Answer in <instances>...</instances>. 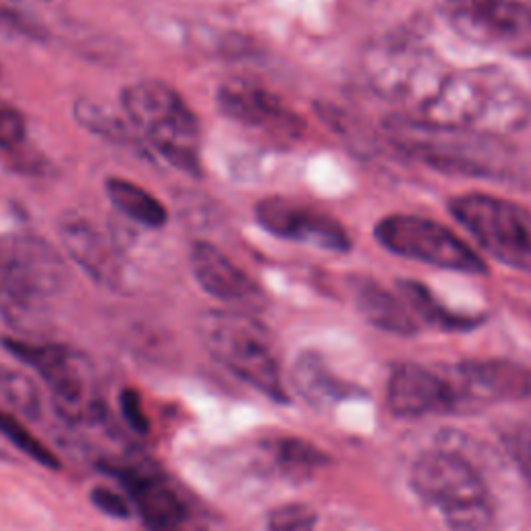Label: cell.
Wrapping results in <instances>:
<instances>
[{
    "label": "cell",
    "mask_w": 531,
    "mask_h": 531,
    "mask_svg": "<svg viewBox=\"0 0 531 531\" xmlns=\"http://www.w3.org/2000/svg\"><path fill=\"white\" fill-rule=\"evenodd\" d=\"M119 407L123 413V419L127 422V426L137 432V434H146L150 430V422H148V415L144 411V403L142 397H139L137 390L133 388H123L121 395H119Z\"/></svg>",
    "instance_id": "28"
},
{
    "label": "cell",
    "mask_w": 531,
    "mask_h": 531,
    "mask_svg": "<svg viewBox=\"0 0 531 531\" xmlns=\"http://www.w3.org/2000/svg\"><path fill=\"white\" fill-rule=\"evenodd\" d=\"M270 453L278 469L291 475V478H305L326 461L314 444L301 438H278L272 442Z\"/></svg>",
    "instance_id": "23"
},
{
    "label": "cell",
    "mask_w": 531,
    "mask_h": 531,
    "mask_svg": "<svg viewBox=\"0 0 531 531\" xmlns=\"http://www.w3.org/2000/svg\"><path fill=\"white\" fill-rule=\"evenodd\" d=\"M372 86L409 108V117L505 137L527 127L531 100L498 67L451 69L428 50L384 46L368 59Z\"/></svg>",
    "instance_id": "1"
},
{
    "label": "cell",
    "mask_w": 531,
    "mask_h": 531,
    "mask_svg": "<svg viewBox=\"0 0 531 531\" xmlns=\"http://www.w3.org/2000/svg\"><path fill=\"white\" fill-rule=\"evenodd\" d=\"M351 293L359 314L372 326L399 334V337H415L419 332V324L407 303L378 281H372L368 276H353Z\"/></svg>",
    "instance_id": "18"
},
{
    "label": "cell",
    "mask_w": 531,
    "mask_h": 531,
    "mask_svg": "<svg viewBox=\"0 0 531 531\" xmlns=\"http://www.w3.org/2000/svg\"><path fill=\"white\" fill-rule=\"evenodd\" d=\"M374 237L390 254L407 260L463 274L488 272L486 262L461 237L426 216H386L376 225Z\"/></svg>",
    "instance_id": "9"
},
{
    "label": "cell",
    "mask_w": 531,
    "mask_h": 531,
    "mask_svg": "<svg viewBox=\"0 0 531 531\" xmlns=\"http://www.w3.org/2000/svg\"><path fill=\"white\" fill-rule=\"evenodd\" d=\"M7 351L34 368L48 384L52 407L69 424H94L102 417V401L90 359L63 345L3 341Z\"/></svg>",
    "instance_id": "7"
},
{
    "label": "cell",
    "mask_w": 531,
    "mask_h": 531,
    "mask_svg": "<svg viewBox=\"0 0 531 531\" xmlns=\"http://www.w3.org/2000/svg\"><path fill=\"white\" fill-rule=\"evenodd\" d=\"M38 3H48V0H38Z\"/></svg>",
    "instance_id": "31"
},
{
    "label": "cell",
    "mask_w": 531,
    "mask_h": 531,
    "mask_svg": "<svg viewBox=\"0 0 531 531\" xmlns=\"http://www.w3.org/2000/svg\"><path fill=\"white\" fill-rule=\"evenodd\" d=\"M502 442L517 469L521 471L523 480L531 488V428L529 426H515L502 432Z\"/></svg>",
    "instance_id": "26"
},
{
    "label": "cell",
    "mask_w": 531,
    "mask_h": 531,
    "mask_svg": "<svg viewBox=\"0 0 531 531\" xmlns=\"http://www.w3.org/2000/svg\"><path fill=\"white\" fill-rule=\"evenodd\" d=\"M133 500L148 531H206L191 500L162 471L144 463L108 465Z\"/></svg>",
    "instance_id": "11"
},
{
    "label": "cell",
    "mask_w": 531,
    "mask_h": 531,
    "mask_svg": "<svg viewBox=\"0 0 531 531\" xmlns=\"http://www.w3.org/2000/svg\"><path fill=\"white\" fill-rule=\"evenodd\" d=\"M67 266L46 241L32 235L0 237V314L19 332L46 322V301L65 289Z\"/></svg>",
    "instance_id": "3"
},
{
    "label": "cell",
    "mask_w": 531,
    "mask_h": 531,
    "mask_svg": "<svg viewBox=\"0 0 531 531\" xmlns=\"http://www.w3.org/2000/svg\"><path fill=\"white\" fill-rule=\"evenodd\" d=\"M399 291H401V299L407 303L411 314L419 316L428 326H434L438 330L463 332V330H471L475 326H480V322H482L480 318H475V316L457 314V312L449 310V307L442 305L434 297V293L422 283L399 281Z\"/></svg>",
    "instance_id": "20"
},
{
    "label": "cell",
    "mask_w": 531,
    "mask_h": 531,
    "mask_svg": "<svg viewBox=\"0 0 531 531\" xmlns=\"http://www.w3.org/2000/svg\"><path fill=\"white\" fill-rule=\"evenodd\" d=\"M0 411L15 419H38L42 413L40 388L27 374L0 366Z\"/></svg>",
    "instance_id": "22"
},
{
    "label": "cell",
    "mask_w": 531,
    "mask_h": 531,
    "mask_svg": "<svg viewBox=\"0 0 531 531\" xmlns=\"http://www.w3.org/2000/svg\"><path fill=\"white\" fill-rule=\"evenodd\" d=\"M90 500L100 513H104L108 517H113V519H129L131 517V505L113 488L96 486L90 492Z\"/></svg>",
    "instance_id": "29"
},
{
    "label": "cell",
    "mask_w": 531,
    "mask_h": 531,
    "mask_svg": "<svg viewBox=\"0 0 531 531\" xmlns=\"http://www.w3.org/2000/svg\"><path fill=\"white\" fill-rule=\"evenodd\" d=\"M25 133V119L19 110L7 104H0V148L15 150L23 144Z\"/></svg>",
    "instance_id": "27"
},
{
    "label": "cell",
    "mask_w": 531,
    "mask_h": 531,
    "mask_svg": "<svg viewBox=\"0 0 531 531\" xmlns=\"http://www.w3.org/2000/svg\"><path fill=\"white\" fill-rule=\"evenodd\" d=\"M106 193H108V200L115 204V208H119L127 218L139 222V225H144V227L160 229L164 227L166 218H169L162 202L154 198L150 191L139 187L133 181L119 179V177L108 179Z\"/></svg>",
    "instance_id": "21"
},
{
    "label": "cell",
    "mask_w": 531,
    "mask_h": 531,
    "mask_svg": "<svg viewBox=\"0 0 531 531\" xmlns=\"http://www.w3.org/2000/svg\"><path fill=\"white\" fill-rule=\"evenodd\" d=\"M318 515L303 502H289L268 515V531H316Z\"/></svg>",
    "instance_id": "25"
},
{
    "label": "cell",
    "mask_w": 531,
    "mask_h": 531,
    "mask_svg": "<svg viewBox=\"0 0 531 531\" xmlns=\"http://www.w3.org/2000/svg\"><path fill=\"white\" fill-rule=\"evenodd\" d=\"M189 264L195 281L214 299L245 307H258L264 303L260 287L216 245L206 241L195 243Z\"/></svg>",
    "instance_id": "15"
},
{
    "label": "cell",
    "mask_w": 531,
    "mask_h": 531,
    "mask_svg": "<svg viewBox=\"0 0 531 531\" xmlns=\"http://www.w3.org/2000/svg\"><path fill=\"white\" fill-rule=\"evenodd\" d=\"M449 210L494 260L531 272V212L527 208L496 195L467 193L455 198Z\"/></svg>",
    "instance_id": "8"
},
{
    "label": "cell",
    "mask_w": 531,
    "mask_h": 531,
    "mask_svg": "<svg viewBox=\"0 0 531 531\" xmlns=\"http://www.w3.org/2000/svg\"><path fill=\"white\" fill-rule=\"evenodd\" d=\"M200 337L208 353L239 380L276 403L287 401L272 337L258 318L235 310L206 312Z\"/></svg>",
    "instance_id": "5"
},
{
    "label": "cell",
    "mask_w": 531,
    "mask_h": 531,
    "mask_svg": "<svg viewBox=\"0 0 531 531\" xmlns=\"http://www.w3.org/2000/svg\"><path fill=\"white\" fill-rule=\"evenodd\" d=\"M386 401L390 411L399 417H422L455 409L459 397L455 388L438 374L415 363H403L388 378Z\"/></svg>",
    "instance_id": "14"
},
{
    "label": "cell",
    "mask_w": 531,
    "mask_h": 531,
    "mask_svg": "<svg viewBox=\"0 0 531 531\" xmlns=\"http://www.w3.org/2000/svg\"><path fill=\"white\" fill-rule=\"evenodd\" d=\"M121 104L131 125L166 162L191 177L202 175L200 121L171 86L158 79L131 83Z\"/></svg>",
    "instance_id": "4"
},
{
    "label": "cell",
    "mask_w": 531,
    "mask_h": 531,
    "mask_svg": "<svg viewBox=\"0 0 531 531\" xmlns=\"http://www.w3.org/2000/svg\"><path fill=\"white\" fill-rule=\"evenodd\" d=\"M384 131L401 152L444 175L515 187L531 185V162L500 135L409 115L388 117Z\"/></svg>",
    "instance_id": "2"
},
{
    "label": "cell",
    "mask_w": 531,
    "mask_h": 531,
    "mask_svg": "<svg viewBox=\"0 0 531 531\" xmlns=\"http://www.w3.org/2000/svg\"><path fill=\"white\" fill-rule=\"evenodd\" d=\"M216 102L222 115L276 144L297 142L305 131V123L295 110L256 81L229 79L220 86Z\"/></svg>",
    "instance_id": "12"
},
{
    "label": "cell",
    "mask_w": 531,
    "mask_h": 531,
    "mask_svg": "<svg viewBox=\"0 0 531 531\" xmlns=\"http://www.w3.org/2000/svg\"><path fill=\"white\" fill-rule=\"evenodd\" d=\"M291 380L295 393L314 407H328L359 395L355 384L334 376L322 355L314 351H305L295 359Z\"/></svg>",
    "instance_id": "19"
},
{
    "label": "cell",
    "mask_w": 531,
    "mask_h": 531,
    "mask_svg": "<svg viewBox=\"0 0 531 531\" xmlns=\"http://www.w3.org/2000/svg\"><path fill=\"white\" fill-rule=\"evenodd\" d=\"M69 258L98 285L115 289L121 283V264L115 245L90 220L67 216L59 225Z\"/></svg>",
    "instance_id": "16"
},
{
    "label": "cell",
    "mask_w": 531,
    "mask_h": 531,
    "mask_svg": "<svg viewBox=\"0 0 531 531\" xmlns=\"http://www.w3.org/2000/svg\"><path fill=\"white\" fill-rule=\"evenodd\" d=\"M411 488L442 511L453 531H484L492 523L490 492L475 467L455 451H430L411 467Z\"/></svg>",
    "instance_id": "6"
},
{
    "label": "cell",
    "mask_w": 531,
    "mask_h": 531,
    "mask_svg": "<svg viewBox=\"0 0 531 531\" xmlns=\"http://www.w3.org/2000/svg\"><path fill=\"white\" fill-rule=\"evenodd\" d=\"M457 376L471 401H523L531 395V374L509 359L465 361Z\"/></svg>",
    "instance_id": "17"
},
{
    "label": "cell",
    "mask_w": 531,
    "mask_h": 531,
    "mask_svg": "<svg viewBox=\"0 0 531 531\" xmlns=\"http://www.w3.org/2000/svg\"><path fill=\"white\" fill-rule=\"evenodd\" d=\"M254 214L258 225L278 239L307 243L337 254H345L353 245L337 218L289 198H266L256 204Z\"/></svg>",
    "instance_id": "13"
},
{
    "label": "cell",
    "mask_w": 531,
    "mask_h": 531,
    "mask_svg": "<svg viewBox=\"0 0 531 531\" xmlns=\"http://www.w3.org/2000/svg\"><path fill=\"white\" fill-rule=\"evenodd\" d=\"M0 25H5V27H19L23 25L21 17L11 9V5L7 3V0H0Z\"/></svg>",
    "instance_id": "30"
},
{
    "label": "cell",
    "mask_w": 531,
    "mask_h": 531,
    "mask_svg": "<svg viewBox=\"0 0 531 531\" xmlns=\"http://www.w3.org/2000/svg\"><path fill=\"white\" fill-rule=\"evenodd\" d=\"M442 13L469 42L531 61V7L519 0H442Z\"/></svg>",
    "instance_id": "10"
},
{
    "label": "cell",
    "mask_w": 531,
    "mask_h": 531,
    "mask_svg": "<svg viewBox=\"0 0 531 531\" xmlns=\"http://www.w3.org/2000/svg\"><path fill=\"white\" fill-rule=\"evenodd\" d=\"M0 434H3L9 442H13L21 453H25L30 459L38 461L42 467L48 469H61V461L52 455L46 444H42L34 434L27 432V428L19 422V419L0 411Z\"/></svg>",
    "instance_id": "24"
}]
</instances>
